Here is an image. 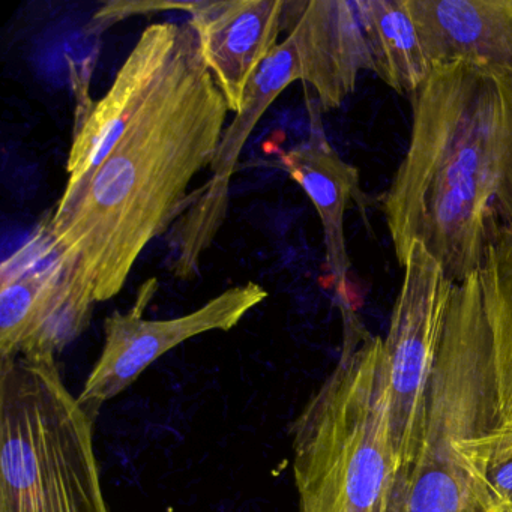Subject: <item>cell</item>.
Here are the masks:
<instances>
[{
	"instance_id": "obj_6",
	"label": "cell",
	"mask_w": 512,
	"mask_h": 512,
	"mask_svg": "<svg viewBox=\"0 0 512 512\" xmlns=\"http://www.w3.org/2000/svg\"><path fill=\"white\" fill-rule=\"evenodd\" d=\"M404 277L383 338L389 419L400 467L413 460L427 421L428 394L454 284L421 242L403 262Z\"/></svg>"
},
{
	"instance_id": "obj_7",
	"label": "cell",
	"mask_w": 512,
	"mask_h": 512,
	"mask_svg": "<svg viewBox=\"0 0 512 512\" xmlns=\"http://www.w3.org/2000/svg\"><path fill=\"white\" fill-rule=\"evenodd\" d=\"M151 283L143 287L128 313L116 311L104 322L103 350L77 395L94 419L104 404L127 391L161 356L197 335L230 331L268 298L260 284L250 281L224 290L184 316L149 320L143 317V310L155 292Z\"/></svg>"
},
{
	"instance_id": "obj_11",
	"label": "cell",
	"mask_w": 512,
	"mask_h": 512,
	"mask_svg": "<svg viewBox=\"0 0 512 512\" xmlns=\"http://www.w3.org/2000/svg\"><path fill=\"white\" fill-rule=\"evenodd\" d=\"M178 29L176 23H157L145 29L116 74L109 92L77 115L65 190L82 184L109 154L130 116L151 92Z\"/></svg>"
},
{
	"instance_id": "obj_12",
	"label": "cell",
	"mask_w": 512,
	"mask_h": 512,
	"mask_svg": "<svg viewBox=\"0 0 512 512\" xmlns=\"http://www.w3.org/2000/svg\"><path fill=\"white\" fill-rule=\"evenodd\" d=\"M431 67L469 62L512 77V0H406Z\"/></svg>"
},
{
	"instance_id": "obj_10",
	"label": "cell",
	"mask_w": 512,
	"mask_h": 512,
	"mask_svg": "<svg viewBox=\"0 0 512 512\" xmlns=\"http://www.w3.org/2000/svg\"><path fill=\"white\" fill-rule=\"evenodd\" d=\"M284 7L286 0L193 2L191 26L230 112L244 107L254 76L280 46Z\"/></svg>"
},
{
	"instance_id": "obj_17",
	"label": "cell",
	"mask_w": 512,
	"mask_h": 512,
	"mask_svg": "<svg viewBox=\"0 0 512 512\" xmlns=\"http://www.w3.org/2000/svg\"><path fill=\"white\" fill-rule=\"evenodd\" d=\"M58 257L47 268L2 272L0 359L23 353L43 328L59 295Z\"/></svg>"
},
{
	"instance_id": "obj_9",
	"label": "cell",
	"mask_w": 512,
	"mask_h": 512,
	"mask_svg": "<svg viewBox=\"0 0 512 512\" xmlns=\"http://www.w3.org/2000/svg\"><path fill=\"white\" fill-rule=\"evenodd\" d=\"M284 32L302 82L316 91L323 110L343 104L361 71L374 73L361 0H286Z\"/></svg>"
},
{
	"instance_id": "obj_15",
	"label": "cell",
	"mask_w": 512,
	"mask_h": 512,
	"mask_svg": "<svg viewBox=\"0 0 512 512\" xmlns=\"http://www.w3.org/2000/svg\"><path fill=\"white\" fill-rule=\"evenodd\" d=\"M479 278L490 329L496 424L512 427V226L488 245Z\"/></svg>"
},
{
	"instance_id": "obj_1",
	"label": "cell",
	"mask_w": 512,
	"mask_h": 512,
	"mask_svg": "<svg viewBox=\"0 0 512 512\" xmlns=\"http://www.w3.org/2000/svg\"><path fill=\"white\" fill-rule=\"evenodd\" d=\"M229 112L196 31L179 25L146 100L41 227L58 256L59 296L80 320L124 289L140 254L187 211L188 188L211 167Z\"/></svg>"
},
{
	"instance_id": "obj_8",
	"label": "cell",
	"mask_w": 512,
	"mask_h": 512,
	"mask_svg": "<svg viewBox=\"0 0 512 512\" xmlns=\"http://www.w3.org/2000/svg\"><path fill=\"white\" fill-rule=\"evenodd\" d=\"M301 80L292 41L284 38L275 52L263 62L245 97V104L232 124L224 130L212 161L208 182L191 193L190 206L179 218L172 238L170 269L182 280L194 277L200 259L217 236L229 208L230 182L236 172L242 149L260 118L284 89Z\"/></svg>"
},
{
	"instance_id": "obj_5",
	"label": "cell",
	"mask_w": 512,
	"mask_h": 512,
	"mask_svg": "<svg viewBox=\"0 0 512 512\" xmlns=\"http://www.w3.org/2000/svg\"><path fill=\"white\" fill-rule=\"evenodd\" d=\"M493 376L479 271L455 283L412 461L398 469L386 512H494L458 445L464 422Z\"/></svg>"
},
{
	"instance_id": "obj_2",
	"label": "cell",
	"mask_w": 512,
	"mask_h": 512,
	"mask_svg": "<svg viewBox=\"0 0 512 512\" xmlns=\"http://www.w3.org/2000/svg\"><path fill=\"white\" fill-rule=\"evenodd\" d=\"M412 107L409 148L383 196L386 224L400 265L421 242L461 283L512 226V77L436 65Z\"/></svg>"
},
{
	"instance_id": "obj_13",
	"label": "cell",
	"mask_w": 512,
	"mask_h": 512,
	"mask_svg": "<svg viewBox=\"0 0 512 512\" xmlns=\"http://www.w3.org/2000/svg\"><path fill=\"white\" fill-rule=\"evenodd\" d=\"M281 163L301 185L319 214L325 236L326 265L341 302H347L350 259L344 235V215L359 187V173L346 163L322 134L281 154Z\"/></svg>"
},
{
	"instance_id": "obj_3",
	"label": "cell",
	"mask_w": 512,
	"mask_h": 512,
	"mask_svg": "<svg viewBox=\"0 0 512 512\" xmlns=\"http://www.w3.org/2000/svg\"><path fill=\"white\" fill-rule=\"evenodd\" d=\"M344 343L331 373L290 422L299 512H386L400 461L389 419L383 338L347 302Z\"/></svg>"
},
{
	"instance_id": "obj_18",
	"label": "cell",
	"mask_w": 512,
	"mask_h": 512,
	"mask_svg": "<svg viewBox=\"0 0 512 512\" xmlns=\"http://www.w3.org/2000/svg\"><path fill=\"white\" fill-rule=\"evenodd\" d=\"M193 2H113L107 4L103 10L95 14V19L92 20L91 28H106L109 23L118 22V20L125 19L131 14L137 13H152L158 10H182L185 13H190Z\"/></svg>"
},
{
	"instance_id": "obj_4",
	"label": "cell",
	"mask_w": 512,
	"mask_h": 512,
	"mask_svg": "<svg viewBox=\"0 0 512 512\" xmlns=\"http://www.w3.org/2000/svg\"><path fill=\"white\" fill-rule=\"evenodd\" d=\"M0 512H110L94 418L55 358L0 359Z\"/></svg>"
},
{
	"instance_id": "obj_16",
	"label": "cell",
	"mask_w": 512,
	"mask_h": 512,
	"mask_svg": "<svg viewBox=\"0 0 512 512\" xmlns=\"http://www.w3.org/2000/svg\"><path fill=\"white\" fill-rule=\"evenodd\" d=\"M493 376L470 409L458 445L494 512H512V427L496 424Z\"/></svg>"
},
{
	"instance_id": "obj_14",
	"label": "cell",
	"mask_w": 512,
	"mask_h": 512,
	"mask_svg": "<svg viewBox=\"0 0 512 512\" xmlns=\"http://www.w3.org/2000/svg\"><path fill=\"white\" fill-rule=\"evenodd\" d=\"M374 73L398 94L413 95L430 76L406 0H361Z\"/></svg>"
}]
</instances>
